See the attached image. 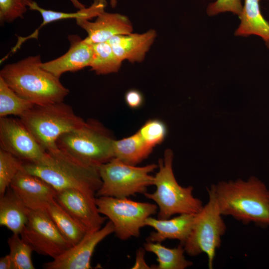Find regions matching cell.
<instances>
[{
  "label": "cell",
  "instance_id": "cell-1",
  "mask_svg": "<svg viewBox=\"0 0 269 269\" xmlns=\"http://www.w3.org/2000/svg\"><path fill=\"white\" fill-rule=\"evenodd\" d=\"M213 186L222 216H231L245 224L269 226V189L259 178L222 181Z\"/></svg>",
  "mask_w": 269,
  "mask_h": 269
},
{
  "label": "cell",
  "instance_id": "cell-2",
  "mask_svg": "<svg viewBox=\"0 0 269 269\" xmlns=\"http://www.w3.org/2000/svg\"><path fill=\"white\" fill-rule=\"evenodd\" d=\"M26 172L43 179L56 191L75 189L96 195L102 185L99 167L83 163L58 147L34 162H23Z\"/></svg>",
  "mask_w": 269,
  "mask_h": 269
},
{
  "label": "cell",
  "instance_id": "cell-3",
  "mask_svg": "<svg viewBox=\"0 0 269 269\" xmlns=\"http://www.w3.org/2000/svg\"><path fill=\"white\" fill-rule=\"evenodd\" d=\"M39 55L5 65L0 77L18 95L35 105L63 102L69 90L59 78L44 69Z\"/></svg>",
  "mask_w": 269,
  "mask_h": 269
},
{
  "label": "cell",
  "instance_id": "cell-4",
  "mask_svg": "<svg viewBox=\"0 0 269 269\" xmlns=\"http://www.w3.org/2000/svg\"><path fill=\"white\" fill-rule=\"evenodd\" d=\"M173 159L172 151L166 149L163 158L159 159V170L154 176L156 190L152 193L144 194L158 207V219H168L176 214H197L204 206L201 200L193 195L192 186L183 187L177 182L172 169Z\"/></svg>",
  "mask_w": 269,
  "mask_h": 269
},
{
  "label": "cell",
  "instance_id": "cell-5",
  "mask_svg": "<svg viewBox=\"0 0 269 269\" xmlns=\"http://www.w3.org/2000/svg\"><path fill=\"white\" fill-rule=\"evenodd\" d=\"M114 139L101 123L89 119L57 139V147L86 164L99 167L113 158Z\"/></svg>",
  "mask_w": 269,
  "mask_h": 269
},
{
  "label": "cell",
  "instance_id": "cell-6",
  "mask_svg": "<svg viewBox=\"0 0 269 269\" xmlns=\"http://www.w3.org/2000/svg\"><path fill=\"white\" fill-rule=\"evenodd\" d=\"M19 119L46 151L58 148L56 142L62 134L79 128L85 122L63 102L34 105Z\"/></svg>",
  "mask_w": 269,
  "mask_h": 269
},
{
  "label": "cell",
  "instance_id": "cell-7",
  "mask_svg": "<svg viewBox=\"0 0 269 269\" xmlns=\"http://www.w3.org/2000/svg\"><path fill=\"white\" fill-rule=\"evenodd\" d=\"M208 203L195 215L190 234L183 244L185 252L190 256L206 255L208 267L213 268L216 251L227 227L220 213L213 184L207 188Z\"/></svg>",
  "mask_w": 269,
  "mask_h": 269
},
{
  "label": "cell",
  "instance_id": "cell-8",
  "mask_svg": "<svg viewBox=\"0 0 269 269\" xmlns=\"http://www.w3.org/2000/svg\"><path fill=\"white\" fill-rule=\"evenodd\" d=\"M157 167L154 163L137 167L114 157L99 167L102 183L96 196L122 198L144 194L154 185V176L150 174Z\"/></svg>",
  "mask_w": 269,
  "mask_h": 269
},
{
  "label": "cell",
  "instance_id": "cell-9",
  "mask_svg": "<svg viewBox=\"0 0 269 269\" xmlns=\"http://www.w3.org/2000/svg\"><path fill=\"white\" fill-rule=\"evenodd\" d=\"M99 212L112 222L114 233L121 240L138 237L145 221L156 214L157 206L148 202H137L128 198L101 196L96 198Z\"/></svg>",
  "mask_w": 269,
  "mask_h": 269
},
{
  "label": "cell",
  "instance_id": "cell-10",
  "mask_svg": "<svg viewBox=\"0 0 269 269\" xmlns=\"http://www.w3.org/2000/svg\"><path fill=\"white\" fill-rule=\"evenodd\" d=\"M20 235L34 251L53 259L72 246L60 233L46 209H29L27 222Z\"/></svg>",
  "mask_w": 269,
  "mask_h": 269
},
{
  "label": "cell",
  "instance_id": "cell-11",
  "mask_svg": "<svg viewBox=\"0 0 269 269\" xmlns=\"http://www.w3.org/2000/svg\"><path fill=\"white\" fill-rule=\"evenodd\" d=\"M0 146L26 162L38 161L46 152L20 119L7 117L0 118Z\"/></svg>",
  "mask_w": 269,
  "mask_h": 269
},
{
  "label": "cell",
  "instance_id": "cell-12",
  "mask_svg": "<svg viewBox=\"0 0 269 269\" xmlns=\"http://www.w3.org/2000/svg\"><path fill=\"white\" fill-rule=\"evenodd\" d=\"M96 195L75 189L57 191L55 199L87 231H97L106 219L99 211Z\"/></svg>",
  "mask_w": 269,
  "mask_h": 269
},
{
  "label": "cell",
  "instance_id": "cell-13",
  "mask_svg": "<svg viewBox=\"0 0 269 269\" xmlns=\"http://www.w3.org/2000/svg\"><path fill=\"white\" fill-rule=\"evenodd\" d=\"M114 232L110 220L99 230L87 232L82 240L52 261L45 263V269H92L91 259L96 246Z\"/></svg>",
  "mask_w": 269,
  "mask_h": 269
},
{
  "label": "cell",
  "instance_id": "cell-14",
  "mask_svg": "<svg viewBox=\"0 0 269 269\" xmlns=\"http://www.w3.org/2000/svg\"><path fill=\"white\" fill-rule=\"evenodd\" d=\"M9 187L30 210L46 209L57 193L46 181L23 168L15 175Z\"/></svg>",
  "mask_w": 269,
  "mask_h": 269
},
{
  "label": "cell",
  "instance_id": "cell-15",
  "mask_svg": "<svg viewBox=\"0 0 269 269\" xmlns=\"http://www.w3.org/2000/svg\"><path fill=\"white\" fill-rule=\"evenodd\" d=\"M78 26L84 29L88 36L84 38L91 44L106 42L114 36L131 33L132 24L125 15L119 13H101L94 22L89 20H76Z\"/></svg>",
  "mask_w": 269,
  "mask_h": 269
},
{
  "label": "cell",
  "instance_id": "cell-16",
  "mask_svg": "<svg viewBox=\"0 0 269 269\" xmlns=\"http://www.w3.org/2000/svg\"><path fill=\"white\" fill-rule=\"evenodd\" d=\"M70 47L61 56L42 62V67L56 77L67 72H75L90 66L93 53V45L76 35L68 36Z\"/></svg>",
  "mask_w": 269,
  "mask_h": 269
},
{
  "label": "cell",
  "instance_id": "cell-17",
  "mask_svg": "<svg viewBox=\"0 0 269 269\" xmlns=\"http://www.w3.org/2000/svg\"><path fill=\"white\" fill-rule=\"evenodd\" d=\"M154 30L149 29L143 33H129L118 35L107 42L114 53L122 61L140 62L143 60L156 37Z\"/></svg>",
  "mask_w": 269,
  "mask_h": 269
},
{
  "label": "cell",
  "instance_id": "cell-18",
  "mask_svg": "<svg viewBox=\"0 0 269 269\" xmlns=\"http://www.w3.org/2000/svg\"><path fill=\"white\" fill-rule=\"evenodd\" d=\"M196 214H182L172 219H146L145 226L155 231L150 233L146 241L161 243L167 240H177L183 245L191 232Z\"/></svg>",
  "mask_w": 269,
  "mask_h": 269
},
{
  "label": "cell",
  "instance_id": "cell-19",
  "mask_svg": "<svg viewBox=\"0 0 269 269\" xmlns=\"http://www.w3.org/2000/svg\"><path fill=\"white\" fill-rule=\"evenodd\" d=\"M0 197V225L20 235L27 222L29 209L10 187Z\"/></svg>",
  "mask_w": 269,
  "mask_h": 269
},
{
  "label": "cell",
  "instance_id": "cell-20",
  "mask_svg": "<svg viewBox=\"0 0 269 269\" xmlns=\"http://www.w3.org/2000/svg\"><path fill=\"white\" fill-rule=\"evenodd\" d=\"M244 1L242 11L239 16L241 22L235 34L245 37L258 35L264 40L269 48V22L261 13L260 0Z\"/></svg>",
  "mask_w": 269,
  "mask_h": 269
},
{
  "label": "cell",
  "instance_id": "cell-21",
  "mask_svg": "<svg viewBox=\"0 0 269 269\" xmlns=\"http://www.w3.org/2000/svg\"><path fill=\"white\" fill-rule=\"evenodd\" d=\"M107 2L106 0H94L93 3L89 7L79 9L74 12H64L46 9L39 6L34 1L30 5L29 9L38 11L42 18L40 25L30 35L23 37V40H26L31 38H37L40 29L45 25L53 21L66 19H81L90 20L97 17L105 11Z\"/></svg>",
  "mask_w": 269,
  "mask_h": 269
},
{
  "label": "cell",
  "instance_id": "cell-22",
  "mask_svg": "<svg viewBox=\"0 0 269 269\" xmlns=\"http://www.w3.org/2000/svg\"><path fill=\"white\" fill-rule=\"evenodd\" d=\"M138 132L120 140H114V157L123 162L136 165L146 159L152 151Z\"/></svg>",
  "mask_w": 269,
  "mask_h": 269
},
{
  "label": "cell",
  "instance_id": "cell-23",
  "mask_svg": "<svg viewBox=\"0 0 269 269\" xmlns=\"http://www.w3.org/2000/svg\"><path fill=\"white\" fill-rule=\"evenodd\" d=\"M144 249L157 257L158 265L154 266L152 269H185L193 265V262L186 259L185 252L181 244L176 248H168L161 243L147 241L144 244Z\"/></svg>",
  "mask_w": 269,
  "mask_h": 269
},
{
  "label": "cell",
  "instance_id": "cell-24",
  "mask_svg": "<svg viewBox=\"0 0 269 269\" xmlns=\"http://www.w3.org/2000/svg\"><path fill=\"white\" fill-rule=\"evenodd\" d=\"M49 216L63 237L73 246L87 233L54 199L46 208Z\"/></svg>",
  "mask_w": 269,
  "mask_h": 269
},
{
  "label": "cell",
  "instance_id": "cell-25",
  "mask_svg": "<svg viewBox=\"0 0 269 269\" xmlns=\"http://www.w3.org/2000/svg\"><path fill=\"white\" fill-rule=\"evenodd\" d=\"M93 53L90 65L91 70L98 75L115 73L120 69L122 62L114 53L106 41L93 45Z\"/></svg>",
  "mask_w": 269,
  "mask_h": 269
},
{
  "label": "cell",
  "instance_id": "cell-26",
  "mask_svg": "<svg viewBox=\"0 0 269 269\" xmlns=\"http://www.w3.org/2000/svg\"><path fill=\"white\" fill-rule=\"evenodd\" d=\"M34 105L18 95L0 77V118L9 115L20 117Z\"/></svg>",
  "mask_w": 269,
  "mask_h": 269
},
{
  "label": "cell",
  "instance_id": "cell-27",
  "mask_svg": "<svg viewBox=\"0 0 269 269\" xmlns=\"http://www.w3.org/2000/svg\"><path fill=\"white\" fill-rule=\"evenodd\" d=\"M19 235L13 234L7 240L13 269H34L31 260L34 250Z\"/></svg>",
  "mask_w": 269,
  "mask_h": 269
},
{
  "label": "cell",
  "instance_id": "cell-28",
  "mask_svg": "<svg viewBox=\"0 0 269 269\" xmlns=\"http://www.w3.org/2000/svg\"><path fill=\"white\" fill-rule=\"evenodd\" d=\"M23 161L11 153L0 149V195L9 187L17 173L23 169Z\"/></svg>",
  "mask_w": 269,
  "mask_h": 269
},
{
  "label": "cell",
  "instance_id": "cell-29",
  "mask_svg": "<svg viewBox=\"0 0 269 269\" xmlns=\"http://www.w3.org/2000/svg\"><path fill=\"white\" fill-rule=\"evenodd\" d=\"M33 0H0V22L11 23L15 19L23 18Z\"/></svg>",
  "mask_w": 269,
  "mask_h": 269
},
{
  "label": "cell",
  "instance_id": "cell-30",
  "mask_svg": "<svg viewBox=\"0 0 269 269\" xmlns=\"http://www.w3.org/2000/svg\"><path fill=\"white\" fill-rule=\"evenodd\" d=\"M137 132L144 142L153 148L163 141L167 130L165 124L161 121L152 119L147 121Z\"/></svg>",
  "mask_w": 269,
  "mask_h": 269
},
{
  "label": "cell",
  "instance_id": "cell-31",
  "mask_svg": "<svg viewBox=\"0 0 269 269\" xmlns=\"http://www.w3.org/2000/svg\"><path fill=\"white\" fill-rule=\"evenodd\" d=\"M243 6L241 0H217L210 3L207 8L209 15L213 16L224 12H231L238 16L241 13Z\"/></svg>",
  "mask_w": 269,
  "mask_h": 269
},
{
  "label": "cell",
  "instance_id": "cell-32",
  "mask_svg": "<svg viewBox=\"0 0 269 269\" xmlns=\"http://www.w3.org/2000/svg\"><path fill=\"white\" fill-rule=\"evenodd\" d=\"M125 101L130 107L133 109L137 108L143 103V97L138 91L130 90L125 95Z\"/></svg>",
  "mask_w": 269,
  "mask_h": 269
},
{
  "label": "cell",
  "instance_id": "cell-33",
  "mask_svg": "<svg viewBox=\"0 0 269 269\" xmlns=\"http://www.w3.org/2000/svg\"><path fill=\"white\" fill-rule=\"evenodd\" d=\"M144 249H139L136 253V261L132 269H150L144 260Z\"/></svg>",
  "mask_w": 269,
  "mask_h": 269
},
{
  "label": "cell",
  "instance_id": "cell-34",
  "mask_svg": "<svg viewBox=\"0 0 269 269\" xmlns=\"http://www.w3.org/2000/svg\"><path fill=\"white\" fill-rule=\"evenodd\" d=\"M0 269H13V265L9 254L0 259Z\"/></svg>",
  "mask_w": 269,
  "mask_h": 269
},
{
  "label": "cell",
  "instance_id": "cell-35",
  "mask_svg": "<svg viewBox=\"0 0 269 269\" xmlns=\"http://www.w3.org/2000/svg\"><path fill=\"white\" fill-rule=\"evenodd\" d=\"M73 6L77 9H80L85 8L84 4L82 3L79 0H70Z\"/></svg>",
  "mask_w": 269,
  "mask_h": 269
}]
</instances>
